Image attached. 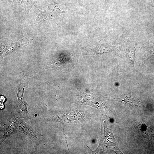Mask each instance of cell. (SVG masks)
<instances>
[{
    "mask_svg": "<svg viewBox=\"0 0 154 154\" xmlns=\"http://www.w3.org/2000/svg\"><path fill=\"white\" fill-rule=\"evenodd\" d=\"M35 7L39 11L36 18L37 23L51 19H60L63 18L66 12L60 9L55 2L50 4L47 8L43 11L40 10Z\"/></svg>",
    "mask_w": 154,
    "mask_h": 154,
    "instance_id": "cell-1",
    "label": "cell"
},
{
    "mask_svg": "<svg viewBox=\"0 0 154 154\" xmlns=\"http://www.w3.org/2000/svg\"><path fill=\"white\" fill-rule=\"evenodd\" d=\"M14 5L21 6L25 9L26 13L28 14L35 4L37 2V0H13Z\"/></svg>",
    "mask_w": 154,
    "mask_h": 154,
    "instance_id": "cell-2",
    "label": "cell"
},
{
    "mask_svg": "<svg viewBox=\"0 0 154 154\" xmlns=\"http://www.w3.org/2000/svg\"><path fill=\"white\" fill-rule=\"evenodd\" d=\"M118 101L124 102L126 104L131 106H135L139 104V101L138 100L128 96H126L123 100H119Z\"/></svg>",
    "mask_w": 154,
    "mask_h": 154,
    "instance_id": "cell-3",
    "label": "cell"
},
{
    "mask_svg": "<svg viewBox=\"0 0 154 154\" xmlns=\"http://www.w3.org/2000/svg\"><path fill=\"white\" fill-rule=\"evenodd\" d=\"M135 48L133 47L130 49L127 53V56L128 58L133 65L134 67V61L135 58Z\"/></svg>",
    "mask_w": 154,
    "mask_h": 154,
    "instance_id": "cell-4",
    "label": "cell"
},
{
    "mask_svg": "<svg viewBox=\"0 0 154 154\" xmlns=\"http://www.w3.org/2000/svg\"><path fill=\"white\" fill-rule=\"evenodd\" d=\"M64 135L65 136V139H66V143H67V147H68V150L69 151V149H68V144H67V137L64 134Z\"/></svg>",
    "mask_w": 154,
    "mask_h": 154,
    "instance_id": "cell-5",
    "label": "cell"
}]
</instances>
